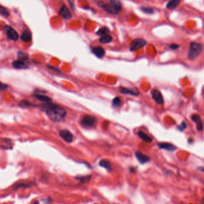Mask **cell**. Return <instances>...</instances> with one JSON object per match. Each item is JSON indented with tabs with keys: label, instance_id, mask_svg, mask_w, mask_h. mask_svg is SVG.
Masks as SVG:
<instances>
[{
	"label": "cell",
	"instance_id": "cell-1",
	"mask_svg": "<svg viewBox=\"0 0 204 204\" xmlns=\"http://www.w3.org/2000/svg\"><path fill=\"white\" fill-rule=\"evenodd\" d=\"M46 113L52 121L61 122L66 115V111L64 108L56 104L47 103Z\"/></svg>",
	"mask_w": 204,
	"mask_h": 204
},
{
	"label": "cell",
	"instance_id": "cell-2",
	"mask_svg": "<svg viewBox=\"0 0 204 204\" xmlns=\"http://www.w3.org/2000/svg\"><path fill=\"white\" fill-rule=\"evenodd\" d=\"M98 5L107 13L112 15H117L121 10V4L118 0H110L108 4L100 2L98 3Z\"/></svg>",
	"mask_w": 204,
	"mask_h": 204
},
{
	"label": "cell",
	"instance_id": "cell-3",
	"mask_svg": "<svg viewBox=\"0 0 204 204\" xmlns=\"http://www.w3.org/2000/svg\"><path fill=\"white\" fill-rule=\"evenodd\" d=\"M202 49L203 46L201 44L195 42H191L187 54L188 59L190 61H194L201 54Z\"/></svg>",
	"mask_w": 204,
	"mask_h": 204
},
{
	"label": "cell",
	"instance_id": "cell-4",
	"mask_svg": "<svg viewBox=\"0 0 204 204\" xmlns=\"http://www.w3.org/2000/svg\"><path fill=\"white\" fill-rule=\"evenodd\" d=\"M97 123V119L96 118L91 115H86L84 116L81 121V124L82 127L86 128H92L96 125Z\"/></svg>",
	"mask_w": 204,
	"mask_h": 204
},
{
	"label": "cell",
	"instance_id": "cell-5",
	"mask_svg": "<svg viewBox=\"0 0 204 204\" xmlns=\"http://www.w3.org/2000/svg\"><path fill=\"white\" fill-rule=\"evenodd\" d=\"M146 41L143 38H136L134 40L130 45V50L131 52L136 51L140 49H141L146 45Z\"/></svg>",
	"mask_w": 204,
	"mask_h": 204
},
{
	"label": "cell",
	"instance_id": "cell-6",
	"mask_svg": "<svg viewBox=\"0 0 204 204\" xmlns=\"http://www.w3.org/2000/svg\"><path fill=\"white\" fill-rule=\"evenodd\" d=\"M152 96L155 102L158 104H163L164 100L161 93L157 89H153L151 91Z\"/></svg>",
	"mask_w": 204,
	"mask_h": 204
},
{
	"label": "cell",
	"instance_id": "cell-7",
	"mask_svg": "<svg viewBox=\"0 0 204 204\" xmlns=\"http://www.w3.org/2000/svg\"><path fill=\"white\" fill-rule=\"evenodd\" d=\"M58 15L62 18L66 20H69L72 18V15L70 10L65 5H63L58 11Z\"/></svg>",
	"mask_w": 204,
	"mask_h": 204
},
{
	"label": "cell",
	"instance_id": "cell-8",
	"mask_svg": "<svg viewBox=\"0 0 204 204\" xmlns=\"http://www.w3.org/2000/svg\"><path fill=\"white\" fill-rule=\"evenodd\" d=\"M59 135L67 143H70L73 140V135L67 130H63L60 131Z\"/></svg>",
	"mask_w": 204,
	"mask_h": 204
},
{
	"label": "cell",
	"instance_id": "cell-9",
	"mask_svg": "<svg viewBox=\"0 0 204 204\" xmlns=\"http://www.w3.org/2000/svg\"><path fill=\"white\" fill-rule=\"evenodd\" d=\"M191 119L196 124V128L198 131H202L203 127V124L201 119V116L198 114H194L191 116Z\"/></svg>",
	"mask_w": 204,
	"mask_h": 204
},
{
	"label": "cell",
	"instance_id": "cell-10",
	"mask_svg": "<svg viewBox=\"0 0 204 204\" xmlns=\"http://www.w3.org/2000/svg\"><path fill=\"white\" fill-rule=\"evenodd\" d=\"M6 33L8 39L13 40V41H17L19 38V35L17 32L13 29L11 27H8L6 30Z\"/></svg>",
	"mask_w": 204,
	"mask_h": 204
},
{
	"label": "cell",
	"instance_id": "cell-11",
	"mask_svg": "<svg viewBox=\"0 0 204 204\" xmlns=\"http://www.w3.org/2000/svg\"><path fill=\"white\" fill-rule=\"evenodd\" d=\"M158 146L160 149H164L167 151L174 152L176 150L177 147H175L173 144L169 143H158Z\"/></svg>",
	"mask_w": 204,
	"mask_h": 204
},
{
	"label": "cell",
	"instance_id": "cell-12",
	"mask_svg": "<svg viewBox=\"0 0 204 204\" xmlns=\"http://www.w3.org/2000/svg\"><path fill=\"white\" fill-rule=\"evenodd\" d=\"M135 155H136L137 160L139 161V162L141 164H145V163L149 162L150 160L149 158L148 157V156L143 154L142 153H141L140 152H136L135 153Z\"/></svg>",
	"mask_w": 204,
	"mask_h": 204
},
{
	"label": "cell",
	"instance_id": "cell-13",
	"mask_svg": "<svg viewBox=\"0 0 204 204\" xmlns=\"http://www.w3.org/2000/svg\"><path fill=\"white\" fill-rule=\"evenodd\" d=\"M93 53L99 58H102L105 55V51L101 47H95L92 50Z\"/></svg>",
	"mask_w": 204,
	"mask_h": 204
},
{
	"label": "cell",
	"instance_id": "cell-14",
	"mask_svg": "<svg viewBox=\"0 0 204 204\" xmlns=\"http://www.w3.org/2000/svg\"><path fill=\"white\" fill-rule=\"evenodd\" d=\"M20 38L22 41H23V42H29L32 40V35L29 31L25 30L23 32Z\"/></svg>",
	"mask_w": 204,
	"mask_h": 204
},
{
	"label": "cell",
	"instance_id": "cell-15",
	"mask_svg": "<svg viewBox=\"0 0 204 204\" xmlns=\"http://www.w3.org/2000/svg\"><path fill=\"white\" fill-rule=\"evenodd\" d=\"M181 2V0H170V1L166 4V7L169 10L175 9Z\"/></svg>",
	"mask_w": 204,
	"mask_h": 204
},
{
	"label": "cell",
	"instance_id": "cell-16",
	"mask_svg": "<svg viewBox=\"0 0 204 204\" xmlns=\"http://www.w3.org/2000/svg\"><path fill=\"white\" fill-rule=\"evenodd\" d=\"M33 97L38 99L40 101H41V102H43L45 103H50V102H52V100L50 97L46 96V95H43V94H36L33 95Z\"/></svg>",
	"mask_w": 204,
	"mask_h": 204
},
{
	"label": "cell",
	"instance_id": "cell-17",
	"mask_svg": "<svg viewBox=\"0 0 204 204\" xmlns=\"http://www.w3.org/2000/svg\"><path fill=\"white\" fill-rule=\"evenodd\" d=\"M12 65L13 66L16 68V69H25L27 68L25 62L20 61V60H18V61H14L12 63Z\"/></svg>",
	"mask_w": 204,
	"mask_h": 204
},
{
	"label": "cell",
	"instance_id": "cell-18",
	"mask_svg": "<svg viewBox=\"0 0 204 204\" xmlns=\"http://www.w3.org/2000/svg\"><path fill=\"white\" fill-rule=\"evenodd\" d=\"M138 135L139 136V137L142 139L144 141H145L146 143H151L152 141V139L148 136L146 134H145V133H143L142 131H139Z\"/></svg>",
	"mask_w": 204,
	"mask_h": 204
},
{
	"label": "cell",
	"instance_id": "cell-19",
	"mask_svg": "<svg viewBox=\"0 0 204 204\" xmlns=\"http://www.w3.org/2000/svg\"><path fill=\"white\" fill-rule=\"evenodd\" d=\"M120 92L123 94H129V95H136L138 94V93H137V92H136L135 91L133 90L132 89H130L128 88H124V87H122L120 88Z\"/></svg>",
	"mask_w": 204,
	"mask_h": 204
},
{
	"label": "cell",
	"instance_id": "cell-20",
	"mask_svg": "<svg viewBox=\"0 0 204 204\" xmlns=\"http://www.w3.org/2000/svg\"><path fill=\"white\" fill-rule=\"evenodd\" d=\"M99 165L101 166L102 167L104 168L106 170L110 171L111 170V163L109 162V161H107L106 159H102L99 162Z\"/></svg>",
	"mask_w": 204,
	"mask_h": 204
},
{
	"label": "cell",
	"instance_id": "cell-21",
	"mask_svg": "<svg viewBox=\"0 0 204 204\" xmlns=\"http://www.w3.org/2000/svg\"><path fill=\"white\" fill-rule=\"evenodd\" d=\"M112 41V37L109 35L103 36V37H101V38L99 39V42L102 44L110 43Z\"/></svg>",
	"mask_w": 204,
	"mask_h": 204
},
{
	"label": "cell",
	"instance_id": "cell-22",
	"mask_svg": "<svg viewBox=\"0 0 204 204\" xmlns=\"http://www.w3.org/2000/svg\"><path fill=\"white\" fill-rule=\"evenodd\" d=\"M109 32H110V31L109 29H108L107 28H106V27H103V28H101L100 29H99L96 33L97 35L101 36V37H103V36L108 35V33H109Z\"/></svg>",
	"mask_w": 204,
	"mask_h": 204
},
{
	"label": "cell",
	"instance_id": "cell-23",
	"mask_svg": "<svg viewBox=\"0 0 204 204\" xmlns=\"http://www.w3.org/2000/svg\"><path fill=\"white\" fill-rule=\"evenodd\" d=\"M17 56H18L19 60H20V61H23V62L26 61L29 58L28 54L25 53V52H19L18 53Z\"/></svg>",
	"mask_w": 204,
	"mask_h": 204
},
{
	"label": "cell",
	"instance_id": "cell-24",
	"mask_svg": "<svg viewBox=\"0 0 204 204\" xmlns=\"http://www.w3.org/2000/svg\"><path fill=\"white\" fill-rule=\"evenodd\" d=\"M77 179H78V180L82 183H87L88 182L90 178H91V177L90 175H86V176H81V177H78L76 178Z\"/></svg>",
	"mask_w": 204,
	"mask_h": 204
},
{
	"label": "cell",
	"instance_id": "cell-25",
	"mask_svg": "<svg viewBox=\"0 0 204 204\" xmlns=\"http://www.w3.org/2000/svg\"><path fill=\"white\" fill-rule=\"evenodd\" d=\"M0 14L5 17H8L10 15V13L8 10L2 6L0 7Z\"/></svg>",
	"mask_w": 204,
	"mask_h": 204
},
{
	"label": "cell",
	"instance_id": "cell-26",
	"mask_svg": "<svg viewBox=\"0 0 204 204\" xmlns=\"http://www.w3.org/2000/svg\"><path fill=\"white\" fill-rule=\"evenodd\" d=\"M121 100L118 97H116L112 101V105L115 107L119 106L121 105Z\"/></svg>",
	"mask_w": 204,
	"mask_h": 204
},
{
	"label": "cell",
	"instance_id": "cell-27",
	"mask_svg": "<svg viewBox=\"0 0 204 204\" xmlns=\"http://www.w3.org/2000/svg\"><path fill=\"white\" fill-rule=\"evenodd\" d=\"M30 185L28 184V183H17L15 185H14L13 188L15 190H16L17 189H19L20 187H29Z\"/></svg>",
	"mask_w": 204,
	"mask_h": 204
},
{
	"label": "cell",
	"instance_id": "cell-28",
	"mask_svg": "<svg viewBox=\"0 0 204 204\" xmlns=\"http://www.w3.org/2000/svg\"><path fill=\"white\" fill-rule=\"evenodd\" d=\"M141 10L145 12V13H147V14H153L154 13V10L149 7H141Z\"/></svg>",
	"mask_w": 204,
	"mask_h": 204
},
{
	"label": "cell",
	"instance_id": "cell-29",
	"mask_svg": "<svg viewBox=\"0 0 204 204\" xmlns=\"http://www.w3.org/2000/svg\"><path fill=\"white\" fill-rule=\"evenodd\" d=\"M32 104L28 101L26 100H23L22 102H20L19 106L23 107H29L30 106H32Z\"/></svg>",
	"mask_w": 204,
	"mask_h": 204
},
{
	"label": "cell",
	"instance_id": "cell-30",
	"mask_svg": "<svg viewBox=\"0 0 204 204\" xmlns=\"http://www.w3.org/2000/svg\"><path fill=\"white\" fill-rule=\"evenodd\" d=\"M187 128V124L185 122L183 121L180 125H179L177 127V129L179 130V131H183V130H185V129Z\"/></svg>",
	"mask_w": 204,
	"mask_h": 204
},
{
	"label": "cell",
	"instance_id": "cell-31",
	"mask_svg": "<svg viewBox=\"0 0 204 204\" xmlns=\"http://www.w3.org/2000/svg\"><path fill=\"white\" fill-rule=\"evenodd\" d=\"M7 88H8V86L0 81V90L4 91V90H6Z\"/></svg>",
	"mask_w": 204,
	"mask_h": 204
},
{
	"label": "cell",
	"instance_id": "cell-32",
	"mask_svg": "<svg viewBox=\"0 0 204 204\" xmlns=\"http://www.w3.org/2000/svg\"><path fill=\"white\" fill-rule=\"evenodd\" d=\"M179 47H180V45H178V44H171L170 45V48L173 50H177V49H178Z\"/></svg>",
	"mask_w": 204,
	"mask_h": 204
},
{
	"label": "cell",
	"instance_id": "cell-33",
	"mask_svg": "<svg viewBox=\"0 0 204 204\" xmlns=\"http://www.w3.org/2000/svg\"><path fill=\"white\" fill-rule=\"evenodd\" d=\"M33 204H40V203H39V202L38 201H35Z\"/></svg>",
	"mask_w": 204,
	"mask_h": 204
},
{
	"label": "cell",
	"instance_id": "cell-34",
	"mask_svg": "<svg viewBox=\"0 0 204 204\" xmlns=\"http://www.w3.org/2000/svg\"><path fill=\"white\" fill-rule=\"evenodd\" d=\"M202 204H204V198L203 199V200H202Z\"/></svg>",
	"mask_w": 204,
	"mask_h": 204
},
{
	"label": "cell",
	"instance_id": "cell-35",
	"mask_svg": "<svg viewBox=\"0 0 204 204\" xmlns=\"http://www.w3.org/2000/svg\"><path fill=\"white\" fill-rule=\"evenodd\" d=\"M113 204H116V203H113Z\"/></svg>",
	"mask_w": 204,
	"mask_h": 204
}]
</instances>
